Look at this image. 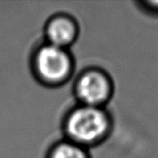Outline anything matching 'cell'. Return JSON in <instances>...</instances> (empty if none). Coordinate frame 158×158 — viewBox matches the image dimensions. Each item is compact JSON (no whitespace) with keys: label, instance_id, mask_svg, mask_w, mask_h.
<instances>
[{"label":"cell","instance_id":"cell-1","mask_svg":"<svg viewBox=\"0 0 158 158\" xmlns=\"http://www.w3.org/2000/svg\"><path fill=\"white\" fill-rule=\"evenodd\" d=\"M114 129V119L107 107L75 103L66 110L61 121L63 138L90 149L105 142Z\"/></svg>","mask_w":158,"mask_h":158},{"label":"cell","instance_id":"cell-2","mask_svg":"<svg viewBox=\"0 0 158 158\" xmlns=\"http://www.w3.org/2000/svg\"><path fill=\"white\" fill-rule=\"evenodd\" d=\"M29 68L40 85L59 88L74 78L76 62L70 49L57 47L42 40L31 50Z\"/></svg>","mask_w":158,"mask_h":158},{"label":"cell","instance_id":"cell-3","mask_svg":"<svg viewBox=\"0 0 158 158\" xmlns=\"http://www.w3.org/2000/svg\"><path fill=\"white\" fill-rule=\"evenodd\" d=\"M114 93V80L104 68L87 66L74 75L72 94L78 104L106 107Z\"/></svg>","mask_w":158,"mask_h":158},{"label":"cell","instance_id":"cell-4","mask_svg":"<svg viewBox=\"0 0 158 158\" xmlns=\"http://www.w3.org/2000/svg\"><path fill=\"white\" fill-rule=\"evenodd\" d=\"M78 20L67 12H56L46 19L43 26V41L57 47L70 49L79 38Z\"/></svg>","mask_w":158,"mask_h":158},{"label":"cell","instance_id":"cell-5","mask_svg":"<svg viewBox=\"0 0 158 158\" xmlns=\"http://www.w3.org/2000/svg\"><path fill=\"white\" fill-rule=\"evenodd\" d=\"M45 158H92V155L89 149L62 138L49 146Z\"/></svg>","mask_w":158,"mask_h":158},{"label":"cell","instance_id":"cell-6","mask_svg":"<svg viewBox=\"0 0 158 158\" xmlns=\"http://www.w3.org/2000/svg\"><path fill=\"white\" fill-rule=\"evenodd\" d=\"M136 5L144 13L151 16H158V1H138L136 2Z\"/></svg>","mask_w":158,"mask_h":158}]
</instances>
